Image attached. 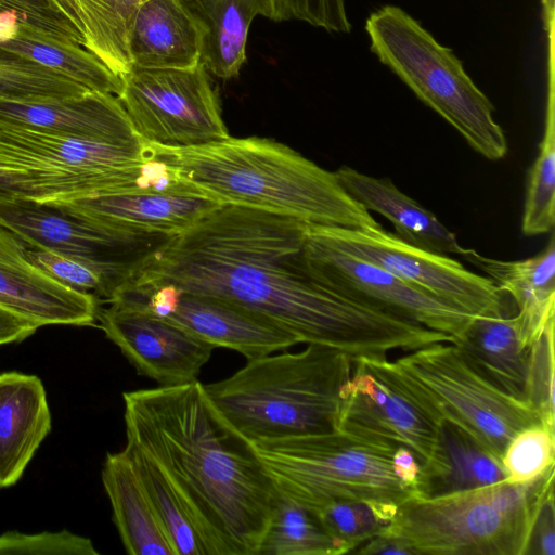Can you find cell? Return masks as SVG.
Returning <instances> with one entry per match:
<instances>
[{
  "instance_id": "6da1fadb",
  "label": "cell",
  "mask_w": 555,
  "mask_h": 555,
  "mask_svg": "<svg viewBox=\"0 0 555 555\" xmlns=\"http://www.w3.org/2000/svg\"><path fill=\"white\" fill-rule=\"evenodd\" d=\"M308 222L259 209L221 205L170 237L128 284H173L221 297L270 319L298 343L340 350L357 359H387L448 334L354 302L317 284L300 255Z\"/></svg>"
},
{
  "instance_id": "7a4b0ae2",
  "label": "cell",
  "mask_w": 555,
  "mask_h": 555,
  "mask_svg": "<svg viewBox=\"0 0 555 555\" xmlns=\"http://www.w3.org/2000/svg\"><path fill=\"white\" fill-rule=\"evenodd\" d=\"M127 440L183 502L207 555H258L280 493L250 446L209 405L203 384L124 392Z\"/></svg>"
},
{
  "instance_id": "3957f363",
  "label": "cell",
  "mask_w": 555,
  "mask_h": 555,
  "mask_svg": "<svg viewBox=\"0 0 555 555\" xmlns=\"http://www.w3.org/2000/svg\"><path fill=\"white\" fill-rule=\"evenodd\" d=\"M150 153L221 205L264 210L308 223L379 225L343 189L334 171L272 139L229 135L188 147L150 144Z\"/></svg>"
},
{
  "instance_id": "277c9868",
  "label": "cell",
  "mask_w": 555,
  "mask_h": 555,
  "mask_svg": "<svg viewBox=\"0 0 555 555\" xmlns=\"http://www.w3.org/2000/svg\"><path fill=\"white\" fill-rule=\"evenodd\" d=\"M352 363L340 350L308 344L247 360L230 377L203 387L220 422L248 444L328 433L336 430Z\"/></svg>"
},
{
  "instance_id": "5b68a950",
  "label": "cell",
  "mask_w": 555,
  "mask_h": 555,
  "mask_svg": "<svg viewBox=\"0 0 555 555\" xmlns=\"http://www.w3.org/2000/svg\"><path fill=\"white\" fill-rule=\"evenodd\" d=\"M554 466L526 482L494 485L402 503L384 528L414 555H526L553 492Z\"/></svg>"
},
{
  "instance_id": "8992f818",
  "label": "cell",
  "mask_w": 555,
  "mask_h": 555,
  "mask_svg": "<svg viewBox=\"0 0 555 555\" xmlns=\"http://www.w3.org/2000/svg\"><path fill=\"white\" fill-rule=\"evenodd\" d=\"M249 446L278 492L312 512L336 500L362 501L388 525L402 503L418 498L393 472L395 448L338 430Z\"/></svg>"
},
{
  "instance_id": "52a82bcc",
  "label": "cell",
  "mask_w": 555,
  "mask_h": 555,
  "mask_svg": "<svg viewBox=\"0 0 555 555\" xmlns=\"http://www.w3.org/2000/svg\"><path fill=\"white\" fill-rule=\"evenodd\" d=\"M364 29L370 49L378 61L477 153L489 160L506 156L507 140L494 119L493 104L450 48L393 4L372 12Z\"/></svg>"
},
{
  "instance_id": "ba28073f",
  "label": "cell",
  "mask_w": 555,
  "mask_h": 555,
  "mask_svg": "<svg viewBox=\"0 0 555 555\" xmlns=\"http://www.w3.org/2000/svg\"><path fill=\"white\" fill-rule=\"evenodd\" d=\"M392 364L408 389L440 424L459 427L501 461L518 431L541 423L526 401L488 382L452 343L437 341L411 350Z\"/></svg>"
},
{
  "instance_id": "9c48e42d",
  "label": "cell",
  "mask_w": 555,
  "mask_h": 555,
  "mask_svg": "<svg viewBox=\"0 0 555 555\" xmlns=\"http://www.w3.org/2000/svg\"><path fill=\"white\" fill-rule=\"evenodd\" d=\"M340 389L336 430L359 440L408 448L420 464L417 491L440 477L444 463L441 427L408 389L392 361L357 359Z\"/></svg>"
},
{
  "instance_id": "30bf717a",
  "label": "cell",
  "mask_w": 555,
  "mask_h": 555,
  "mask_svg": "<svg viewBox=\"0 0 555 555\" xmlns=\"http://www.w3.org/2000/svg\"><path fill=\"white\" fill-rule=\"evenodd\" d=\"M307 237L371 262L402 281L472 315H515L512 297L492 280L467 270L448 255L399 238L380 225L347 228L308 223Z\"/></svg>"
},
{
  "instance_id": "8fae6325",
  "label": "cell",
  "mask_w": 555,
  "mask_h": 555,
  "mask_svg": "<svg viewBox=\"0 0 555 555\" xmlns=\"http://www.w3.org/2000/svg\"><path fill=\"white\" fill-rule=\"evenodd\" d=\"M117 96L140 137L150 144L188 147L230 134L208 72L132 67Z\"/></svg>"
},
{
  "instance_id": "7c38bea8",
  "label": "cell",
  "mask_w": 555,
  "mask_h": 555,
  "mask_svg": "<svg viewBox=\"0 0 555 555\" xmlns=\"http://www.w3.org/2000/svg\"><path fill=\"white\" fill-rule=\"evenodd\" d=\"M304 272L317 284L354 302L461 339L472 314L360 258L307 237Z\"/></svg>"
},
{
  "instance_id": "4fadbf2b",
  "label": "cell",
  "mask_w": 555,
  "mask_h": 555,
  "mask_svg": "<svg viewBox=\"0 0 555 555\" xmlns=\"http://www.w3.org/2000/svg\"><path fill=\"white\" fill-rule=\"evenodd\" d=\"M99 60L72 38L18 12L0 13V96L79 95L93 91Z\"/></svg>"
},
{
  "instance_id": "5bb4252c",
  "label": "cell",
  "mask_w": 555,
  "mask_h": 555,
  "mask_svg": "<svg viewBox=\"0 0 555 555\" xmlns=\"http://www.w3.org/2000/svg\"><path fill=\"white\" fill-rule=\"evenodd\" d=\"M0 227L25 245L116 266L133 278L170 235L133 232L91 221L49 203L0 199Z\"/></svg>"
},
{
  "instance_id": "9a60e30c",
  "label": "cell",
  "mask_w": 555,
  "mask_h": 555,
  "mask_svg": "<svg viewBox=\"0 0 555 555\" xmlns=\"http://www.w3.org/2000/svg\"><path fill=\"white\" fill-rule=\"evenodd\" d=\"M108 304L107 308L98 310L99 326L140 375L159 386L197 380L214 346L140 308Z\"/></svg>"
},
{
  "instance_id": "2e32d148",
  "label": "cell",
  "mask_w": 555,
  "mask_h": 555,
  "mask_svg": "<svg viewBox=\"0 0 555 555\" xmlns=\"http://www.w3.org/2000/svg\"><path fill=\"white\" fill-rule=\"evenodd\" d=\"M0 120L112 144L146 143L118 98L99 91L68 96H0Z\"/></svg>"
},
{
  "instance_id": "e0dca14e",
  "label": "cell",
  "mask_w": 555,
  "mask_h": 555,
  "mask_svg": "<svg viewBox=\"0 0 555 555\" xmlns=\"http://www.w3.org/2000/svg\"><path fill=\"white\" fill-rule=\"evenodd\" d=\"M98 301L41 271L26 256L25 244L0 227V306L39 326H91L96 322Z\"/></svg>"
},
{
  "instance_id": "ac0fdd59",
  "label": "cell",
  "mask_w": 555,
  "mask_h": 555,
  "mask_svg": "<svg viewBox=\"0 0 555 555\" xmlns=\"http://www.w3.org/2000/svg\"><path fill=\"white\" fill-rule=\"evenodd\" d=\"M49 204L101 224L170 236L188 230L221 206L202 193L152 190Z\"/></svg>"
},
{
  "instance_id": "d6986e66",
  "label": "cell",
  "mask_w": 555,
  "mask_h": 555,
  "mask_svg": "<svg viewBox=\"0 0 555 555\" xmlns=\"http://www.w3.org/2000/svg\"><path fill=\"white\" fill-rule=\"evenodd\" d=\"M166 320L215 348L234 350L247 360L285 350L297 338L262 314L234 301L183 292Z\"/></svg>"
},
{
  "instance_id": "ffe728a7",
  "label": "cell",
  "mask_w": 555,
  "mask_h": 555,
  "mask_svg": "<svg viewBox=\"0 0 555 555\" xmlns=\"http://www.w3.org/2000/svg\"><path fill=\"white\" fill-rule=\"evenodd\" d=\"M52 427L41 379L0 374V489L15 485Z\"/></svg>"
},
{
  "instance_id": "44dd1931",
  "label": "cell",
  "mask_w": 555,
  "mask_h": 555,
  "mask_svg": "<svg viewBox=\"0 0 555 555\" xmlns=\"http://www.w3.org/2000/svg\"><path fill=\"white\" fill-rule=\"evenodd\" d=\"M513 299L522 345L530 348L555 312V238L537 255L521 260H500L467 248L462 255Z\"/></svg>"
},
{
  "instance_id": "7402d4cb",
  "label": "cell",
  "mask_w": 555,
  "mask_h": 555,
  "mask_svg": "<svg viewBox=\"0 0 555 555\" xmlns=\"http://www.w3.org/2000/svg\"><path fill=\"white\" fill-rule=\"evenodd\" d=\"M343 189L366 210L391 222L395 234L408 244L443 255H464L456 235L428 209L401 192L388 178H376L349 166L335 171Z\"/></svg>"
},
{
  "instance_id": "603a6c76",
  "label": "cell",
  "mask_w": 555,
  "mask_h": 555,
  "mask_svg": "<svg viewBox=\"0 0 555 555\" xmlns=\"http://www.w3.org/2000/svg\"><path fill=\"white\" fill-rule=\"evenodd\" d=\"M197 29L201 64L218 78L231 79L246 61L251 22L271 20V0H178Z\"/></svg>"
},
{
  "instance_id": "cb8c5ba5",
  "label": "cell",
  "mask_w": 555,
  "mask_h": 555,
  "mask_svg": "<svg viewBox=\"0 0 555 555\" xmlns=\"http://www.w3.org/2000/svg\"><path fill=\"white\" fill-rule=\"evenodd\" d=\"M129 55L137 68L179 69L201 63L197 29L178 0H146L139 7Z\"/></svg>"
},
{
  "instance_id": "d4e9b609",
  "label": "cell",
  "mask_w": 555,
  "mask_h": 555,
  "mask_svg": "<svg viewBox=\"0 0 555 555\" xmlns=\"http://www.w3.org/2000/svg\"><path fill=\"white\" fill-rule=\"evenodd\" d=\"M456 346L488 382L526 401L529 348L522 345L515 315H473Z\"/></svg>"
},
{
  "instance_id": "484cf974",
  "label": "cell",
  "mask_w": 555,
  "mask_h": 555,
  "mask_svg": "<svg viewBox=\"0 0 555 555\" xmlns=\"http://www.w3.org/2000/svg\"><path fill=\"white\" fill-rule=\"evenodd\" d=\"M101 477L126 552L130 555H176L124 450L107 453Z\"/></svg>"
},
{
  "instance_id": "4316f807",
  "label": "cell",
  "mask_w": 555,
  "mask_h": 555,
  "mask_svg": "<svg viewBox=\"0 0 555 555\" xmlns=\"http://www.w3.org/2000/svg\"><path fill=\"white\" fill-rule=\"evenodd\" d=\"M122 450L131 462L176 555H207L183 502L156 461L128 440Z\"/></svg>"
},
{
  "instance_id": "83f0119b",
  "label": "cell",
  "mask_w": 555,
  "mask_h": 555,
  "mask_svg": "<svg viewBox=\"0 0 555 555\" xmlns=\"http://www.w3.org/2000/svg\"><path fill=\"white\" fill-rule=\"evenodd\" d=\"M144 1L77 0L85 30L82 47L119 78L132 68L129 37Z\"/></svg>"
},
{
  "instance_id": "f1b7e54d",
  "label": "cell",
  "mask_w": 555,
  "mask_h": 555,
  "mask_svg": "<svg viewBox=\"0 0 555 555\" xmlns=\"http://www.w3.org/2000/svg\"><path fill=\"white\" fill-rule=\"evenodd\" d=\"M441 449L444 468L427 489L426 498L505 481L502 461L485 450L459 427L443 423Z\"/></svg>"
},
{
  "instance_id": "f546056e",
  "label": "cell",
  "mask_w": 555,
  "mask_h": 555,
  "mask_svg": "<svg viewBox=\"0 0 555 555\" xmlns=\"http://www.w3.org/2000/svg\"><path fill=\"white\" fill-rule=\"evenodd\" d=\"M314 512L280 494L258 555H341Z\"/></svg>"
},
{
  "instance_id": "4dcf8cb0",
  "label": "cell",
  "mask_w": 555,
  "mask_h": 555,
  "mask_svg": "<svg viewBox=\"0 0 555 555\" xmlns=\"http://www.w3.org/2000/svg\"><path fill=\"white\" fill-rule=\"evenodd\" d=\"M28 259L49 276L81 293L107 302L133 275L119 267L83 257L66 255L47 248L27 246Z\"/></svg>"
},
{
  "instance_id": "1f68e13d",
  "label": "cell",
  "mask_w": 555,
  "mask_h": 555,
  "mask_svg": "<svg viewBox=\"0 0 555 555\" xmlns=\"http://www.w3.org/2000/svg\"><path fill=\"white\" fill-rule=\"evenodd\" d=\"M555 223V113L552 85L544 132L527 181L521 230L533 236L551 232Z\"/></svg>"
},
{
  "instance_id": "d6a6232c",
  "label": "cell",
  "mask_w": 555,
  "mask_h": 555,
  "mask_svg": "<svg viewBox=\"0 0 555 555\" xmlns=\"http://www.w3.org/2000/svg\"><path fill=\"white\" fill-rule=\"evenodd\" d=\"M502 464L506 481L526 483L554 466V430L542 423L518 431L506 446Z\"/></svg>"
},
{
  "instance_id": "836d02e7",
  "label": "cell",
  "mask_w": 555,
  "mask_h": 555,
  "mask_svg": "<svg viewBox=\"0 0 555 555\" xmlns=\"http://www.w3.org/2000/svg\"><path fill=\"white\" fill-rule=\"evenodd\" d=\"M314 513L326 533L346 554L352 553L387 526L362 501L336 500Z\"/></svg>"
},
{
  "instance_id": "e575fe53",
  "label": "cell",
  "mask_w": 555,
  "mask_h": 555,
  "mask_svg": "<svg viewBox=\"0 0 555 555\" xmlns=\"http://www.w3.org/2000/svg\"><path fill=\"white\" fill-rule=\"evenodd\" d=\"M526 402L554 430V318L529 348Z\"/></svg>"
},
{
  "instance_id": "d590c367",
  "label": "cell",
  "mask_w": 555,
  "mask_h": 555,
  "mask_svg": "<svg viewBox=\"0 0 555 555\" xmlns=\"http://www.w3.org/2000/svg\"><path fill=\"white\" fill-rule=\"evenodd\" d=\"M90 539L68 530L0 534V555H98Z\"/></svg>"
},
{
  "instance_id": "8d00e7d4",
  "label": "cell",
  "mask_w": 555,
  "mask_h": 555,
  "mask_svg": "<svg viewBox=\"0 0 555 555\" xmlns=\"http://www.w3.org/2000/svg\"><path fill=\"white\" fill-rule=\"evenodd\" d=\"M275 22L300 21L328 33L351 30L346 0H271Z\"/></svg>"
},
{
  "instance_id": "74e56055",
  "label": "cell",
  "mask_w": 555,
  "mask_h": 555,
  "mask_svg": "<svg viewBox=\"0 0 555 555\" xmlns=\"http://www.w3.org/2000/svg\"><path fill=\"white\" fill-rule=\"evenodd\" d=\"M3 12L22 13L43 28L70 37L76 42L81 41L79 34L48 0H0V13Z\"/></svg>"
},
{
  "instance_id": "f35d334b",
  "label": "cell",
  "mask_w": 555,
  "mask_h": 555,
  "mask_svg": "<svg viewBox=\"0 0 555 555\" xmlns=\"http://www.w3.org/2000/svg\"><path fill=\"white\" fill-rule=\"evenodd\" d=\"M555 511L554 495L550 493L544 500L535 518L527 554L554 555L555 554Z\"/></svg>"
},
{
  "instance_id": "ab89813d",
  "label": "cell",
  "mask_w": 555,
  "mask_h": 555,
  "mask_svg": "<svg viewBox=\"0 0 555 555\" xmlns=\"http://www.w3.org/2000/svg\"><path fill=\"white\" fill-rule=\"evenodd\" d=\"M40 326L0 306V346L21 341L33 335Z\"/></svg>"
},
{
  "instance_id": "60d3db41",
  "label": "cell",
  "mask_w": 555,
  "mask_h": 555,
  "mask_svg": "<svg viewBox=\"0 0 555 555\" xmlns=\"http://www.w3.org/2000/svg\"><path fill=\"white\" fill-rule=\"evenodd\" d=\"M352 553L362 555H414L409 546L384 529L358 546Z\"/></svg>"
},
{
  "instance_id": "b9f144b4",
  "label": "cell",
  "mask_w": 555,
  "mask_h": 555,
  "mask_svg": "<svg viewBox=\"0 0 555 555\" xmlns=\"http://www.w3.org/2000/svg\"><path fill=\"white\" fill-rule=\"evenodd\" d=\"M392 468L396 476L418 495L420 464L414 454L405 447L399 446L392 454ZM420 498V495H418Z\"/></svg>"
},
{
  "instance_id": "7bdbcfd3",
  "label": "cell",
  "mask_w": 555,
  "mask_h": 555,
  "mask_svg": "<svg viewBox=\"0 0 555 555\" xmlns=\"http://www.w3.org/2000/svg\"><path fill=\"white\" fill-rule=\"evenodd\" d=\"M48 2L83 39L85 30L77 0H48Z\"/></svg>"
},
{
  "instance_id": "ee69618b",
  "label": "cell",
  "mask_w": 555,
  "mask_h": 555,
  "mask_svg": "<svg viewBox=\"0 0 555 555\" xmlns=\"http://www.w3.org/2000/svg\"><path fill=\"white\" fill-rule=\"evenodd\" d=\"M554 2H555V0H541L543 26L546 31V35L550 38L551 44H552V35H553V26H554Z\"/></svg>"
},
{
  "instance_id": "f6af8a7d",
  "label": "cell",
  "mask_w": 555,
  "mask_h": 555,
  "mask_svg": "<svg viewBox=\"0 0 555 555\" xmlns=\"http://www.w3.org/2000/svg\"><path fill=\"white\" fill-rule=\"evenodd\" d=\"M17 198V194L12 181L0 169V199Z\"/></svg>"
}]
</instances>
